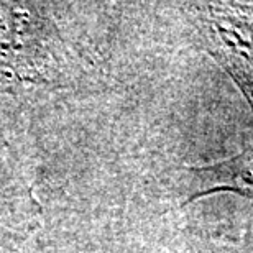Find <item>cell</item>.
<instances>
[{
	"mask_svg": "<svg viewBox=\"0 0 253 253\" xmlns=\"http://www.w3.org/2000/svg\"><path fill=\"white\" fill-rule=\"evenodd\" d=\"M53 23L30 5L0 3V76L23 83L48 81L59 64Z\"/></svg>",
	"mask_w": 253,
	"mask_h": 253,
	"instance_id": "obj_1",
	"label": "cell"
},
{
	"mask_svg": "<svg viewBox=\"0 0 253 253\" xmlns=\"http://www.w3.org/2000/svg\"><path fill=\"white\" fill-rule=\"evenodd\" d=\"M197 174H207L211 183L207 192L230 191L253 199V148L239 153L234 158L207 168H196Z\"/></svg>",
	"mask_w": 253,
	"mask_h": 253,
	"instance_id": "obj_4",
	"label": "cell"
},
{
	"mask_svg": "<svg viewBox=\"0 0 253 253\" xmlns=\"http://www.w3.org/2000/svg\"><path fill=\"white\" fill-rule=\"evenodd\" d=\"M199 20L209 53L235 81L253 110V15L209 5L199 10Z\"/></svg>",
	"mask_w": 253,
	"mask_h": 253,
	"instance_id": "obj_2",
	"label": "cell"
},
{
	"mask_svg": "<svg viewBox=\"0 0 253 253\" xmlns=\"http://www.w3.org/2000/svg\"><path fill=\"white\" fill-rule=\"evenodd\" d=\"M38 201L12 158L0 150V253H13L37 229Z\"/></svg>",
	"mask_w": 253,
	"mask_h": 253,
	"instance_id": "obj_3",
	"label": "cell"
}]
</instances>
